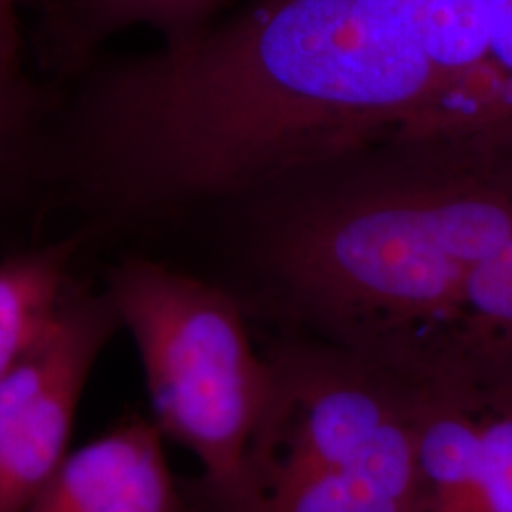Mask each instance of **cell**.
<instances>
[{"mask_svg":"<svg viewBox=\"0 0 512 512\" xmlns=\"http://www.w3.org/2000/svg\"><path fill=\"white\" fill-rule=\"evenodd\" d=\"M471 116L429 61L353 0H251L80 95L63 177L92 211L147 220L243 203L425 120Z\"/></svg>","mask_w":512,"mask_h":512,"instance_id":"cell-1","label":"cell"},{"mask_svg":"<svg viewBox=\"0 0 512 512\" xmlns=\"http://www.w3.org/2000/svg\"><path fill=\"white\" fill-rule=\"evenodd\" d=\"M241 205L255 302L289 332L412 372L512 234V120L412 124Z\"/></svg>","mask_w":512,"mask_h":512,"instance_id":"cell-2","label":"cell"},{"mask_svg":"<svg viewBox=\"0 0 512 512\" xmlns=\"http://www.w3.org/2000/svg\"><path fill=\"white\" fill-rule=\"evenodd\" d=\"M264 355L270 401L224 512H416L420 378L289 330Z\"/></svg>","mask_w":512,"mask_h":512,"instance_id":"cell-3","label":"cell"},{"mask_svg":"<svg viewBox=\"0 0 512 512\" xmlns=\"http://www.w3.org/2000/svg\"><path fill=\"white\" fill-rule=\"evenodd\" d=\"M105 291L139 351L152 420L200 461L190 484L205 512L226 511L272 393V366L256 351L243 302L147 256L112 268Z\"/></svg>","mask_w":512,"mask_h":512,"instance_id":"cell-4","label":"cell"},{"mask_svg":"<svg viewBox=\"0 0 512 512\" xmlns=\"http://www.w3.org/2000/svg\"><path fill=\"white\" fill-rule=\"evenodd\" d=\"M118 329L110 294L80 283L44 340L0 380V512H25L71 452L84 389Z\"/></svg>","mask_w":512,"mask_h":512,"instance_id":"cell-5","label":"cell"},{"mask_svg":"<svg viewBox=\"0 0 512 512\" xmlns=\"http://www.w3.org/2000/svg\"><path fill=\"white\" fill-rule=\"evenodd\" d=\"M25 512H205L173 475L154 420L128 414L71 450Z\"/></svg>","mask_w":512,"mask_h":512,"instance_id":"cell-6","label":"cell"},{"mask_svg":"<svg viewBox=\"0 0 512 512\" xmlns=\"http://www.w3.org/2000/svg\"><path fill=\"white\" fill-rule=\"evenodd\" d=\"M395 31L476 116L501 114L490 57V0H353Z\"/></svg>","mask_w":512,"mask_h":512,"instance_id":"cell-7","label":"cell"},{"mask_svg":"<svg viewBox=\"0 0 512 512\" xmlns=\"http://www.w3.org/2000/svg\"><path fill=\"white\" fill-rule=\"evenodd\" d=\"M512 380V234L469 275L448 319L414 366L416 376Z\"/></svg>","mask_w":512,"mask_h":512,"instance_id":"cell-8","label":"cell"},{"mask_svg":"<svg viewBox=\"0 0 512 512\" xmlns=\"http://www.w3.org/2000/svg\"><path fill=\"white\" fill-rule=\"evenodd\" d=\"M78 239L25 249L0 260V380L37 348L80 287Z\"/></svg>","mask_w":512,"mask_h":512,"instance_id":"cell-9","label":"cell"},{"mask_svg":"<svg viewBox=\"0 0 512 512\" xmlns=\"http://www.w3.org/2000/svg\"><path fill=\"white\" fill-rule=\"evenodd\" d=\"M224 0H61L55 12L57 59L74 65L114 33L147 25L165 42L194 37Z\"/></svg>","mask_w":512,"mask_h":512,"instance_id":"cell-10","label":"cell"},{"mask_svg":"<svg viewBox=\"0 0 512 512\" xmlns=\"http://www.w3.org/2000/svg\"><path fill=\"white\" fill-rule=\"evenodd\" d=\"M478 385V440L461 512H512V380Z\"/></svg>","mask_w":512,"mask_h":512,"instance_id":"cell-11","label":"cell"},{"mask_svg":"<svg viewBox=\"0 0 512 512\" xmlns=\"http://www.w3.org/2000/svg\"><path fill=\"white\" fill-rule=\"evenodd\" d=\"M490 57L501 107L512 116V0H490Z\"/></svg>","mask_w":512,"mask_h":512,"instance_id":"cell-12","label":"cell"},{"mask_svg":"<svg viewBox=\"0 0 512 512\" xmlns=\"http://www.w3.org/2000/svg\"><path fill=\"white\" fill-rule=\"evenodd\" d=\"M23 114L25 97L16 78V67L0 63V169L10 160L18 141Z\"/></svg>","mask_w":512,"mask_h":512,"instance_id":"cell-13","label":"cell"},{"mask_svg":"<svg viewBox=\"0 0 512 512\" xmlns=\"http://www.w3.org/2000/svg\"><path fill=\"white\" fill-rule=\"evenodd\" d=\"M16 50V0H0V63L14 67Z\"/></svg>","mask_w":512,"mask_h":512,"instance_id":"cell-14","label":"cell"}]
</instances>
